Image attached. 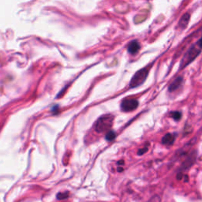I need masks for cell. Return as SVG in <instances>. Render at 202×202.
<instances>
[{"label":"cell","mask_w":202,"mask_h":202,"mask_svg":"<svg viewBox=\"0 0 202 202\" xmlns=\"http://www.w3.org/2000/svg\"><path fill=\"white\" fill-rule=\"evenodd\" d=\"M174 141H175V135L172 134H167L162 139V143L167 145H170L173 144Z\"/></svg>","instance_id":"8992f818"},{"label":"cell","mask_w":202,"mask_h":202,"mask_svg":"<svg viewBox=\"0 0 202 202\" xmlns=\"http://www.w3.org/2000/svg\"><path fill=\"white\" fill-rule=\"evenodd\" d=\"M200 50H201V44H200V40H199L197 44H195V45L193 46L187 52V53L186 54V55L184 56V58L182 60L181 65L184 66H186V65L189 64L190 62H192L197 55L200 54Z\"/></svg>","instance_id":"7a4b0ae2"},{"label":"cell","mask_w":202,"mask_h":202,"mask_svg":"<svg viewBox=\"0 0 202 202\" xmlns=\"http://www.w3.org/2000/svg\"><path fill=\"white\" fill-rule=\"evenodd\" d=\"M120 163H121V164H123V163H124V162H123V160H121V162H120V161L118 162V165H119Z\"/></svg>","instance_id":"5bb4252c"},{"label":"cell","mask_w":202,"mask_h":202,"mask_svg":"<svg viewBox=\"0 0 202 202\" xmlns=\"http://www.w3.org/2000/svg\"><path fill=\"white\" fill-rule=\"evenodd\" d=\"M139 49H140V44L137 41H131L127 47L128 52L130 54H133V55H134V54H136L137 52L139 51Z\"/></svg>","instance_id":"5b68a950"},{"label":"cell","mask_w":202,"mask_h":202,"mask_svg":"<svg viewBox=\"0 0 202 202\" xmlns=\"http://www.w3.org/2000/svg\"><path fill=\"white\" fill-rule=\"evenodd\" d=\"M189 14H186L182 18V20L179 22V25L182 26V27L185 28L186 25H187L188 22H189Z\"/></svg>","instance_id":"ba28073f"},{"label":"cell","mask_w":202,"mask_h":202,"mask_svg":"<svg viewBox=\"0 0 202 202\" xmlns=\"http://www.w3.org/2000/svg\"><path fill=\"white\" fill-rule=\"evenodd\" d=\"M138 100H133V99H127V100H124L121 104V109L123 112H131L133 110L138 107Z\"/></svg>","instance_id":"277c9868"},{"label":"cell","mask_w":202,"mask_h":202,"mask_svg":"<svg viewBox=\"0 0 202 202\" xmlns=\"http://www.w3.org/2000/svg\"><path fill=\"white\" fill-rule=\"evenodd\" d=\"M105 138L106 140H107V141H112L115 138V133L113 132V131H109L106 134Z\"/></svg>","instance_id":"30bf717a"},{"label":"cell","mask_w":202,"mask_h":202,"mask_svg":"<svg viewBox=\"0 0 202 202\" xmlns=\"http://www.w3.org/2000/svg\"><path fill=\"white\" fill-rule=\"evenodd\" d=\"M123 168H119V167L118 168V172H123Z\"/></svg>","instance_id":"2e32d148"},{"label":"cell","mask_w":202,"mask_h":202,"mask_svg":"<svg viewBox=\"0 0 202 202\" xmlns=\"http://www.w3.org/2000/svg\"><path fill=\"white\" fill-rule=\"evenodd\" d=\"M185 182H188V176H187V175H186V176H185Z\"/></svg>","instance_id":"9a60e30c"},{"label":"cell","mask_w":202,"mask_h":202,"mask_svg":"<svg viewBox=\"0 0 202 202\" xmlns=\"http://www.w3.org/2000/svg\"><path fill=\"white\" fill-rule=\"evenodd\" d=\"M148 74H149V70L147 69H141L139 71L137 72L132 78L130 82H129V87H130V89H134V88L141 85L145 81Z\"/></svg>","instance_id":"3957f363"},{"label":"cell","mask_w":202,"mask_h":202,"mask_svg":"<svg viewBox=\"0 0 202 202\" xmlns=\"http://www.w3.org/2000/svg\"><path fill=\"white\" fill-rule=\"evenodd\" d=\"M171 116H172L175 120H179L180 118H181L182 115H181V113H180V112H172V113H171Z\"/></svg>","instance_id":"8fae6325"},{"label":"cell","mask_w":202,"mask_h":202,"mask_svg":"<svg viewBox=\"0 0 202 202\" xmlns=\"http://www.w3.org/2000/svg\"><path fill=\"white\" fill-rule=\"evenodd\" d=\"M70 196V193L69 192H65V193H58L57 194L56 197L58 200H63V199L68 198V197Z\"/></svg>","instance_id":"9c48e42d"},{"label":"cell","mask_w":202,"mask_h":202,"mask_svg":"<svg viewBox=\"0 0 202 202\" xmlns=\"http://www.w3.org/2000/svg\"><path fill=\"white\" fill-rule=\"evenodd\" d=\"M182 81H183V78H177V79L170 85V87H169V90H170L171 92L176 90V89L179 87L180 85L182 84Z\"/></svg>","instance_id":"52a82bcc"},{"label":"cell","mask_w":202,"mask_h":202,"mask_svg":"<svg viewBox=\"0 0 202 202\" xmlns=\"http://www.w3.org/2000/svg\"><path fill=\"white\" fill-rule=\"evenodd\" d=\"M177 178H178V180H181L182 178H183V174L182 173H179L178 175H177Z\"/></svg>","instance_id":"4fadbf2b"},{"label":"cell","mask_w":202,"mask_h":202,"mask_svg":"<svg viewBox=\"0 0 202 202\" xmlns=\"http://www.w3.org/2000/svg\"><path fill=\"white\" fill-rule=\"evenodd\" d=\"M148 150V149L147 148H145V147L144 149H140L139 151H138V154H139V155H142V154H144L145 152H146V151Z\"/></svg>","instance_id":"7c38bea8"},{"label":"cell","mask_w":202,"mask_h":202,"mask_svg":"<svg viewBox=\"0 0 202 202\" xmlns=\"http://www.w3.org/2000/svg\"><path fill=\"white\" fill-rule=\"evenodd\" d=\"M114 117L111 115H105L100 117L95 125L96 131L98 133H104L111 129L113 124Z\"/></svg>","instance_id":"6da1fadb"}]
</instances>
